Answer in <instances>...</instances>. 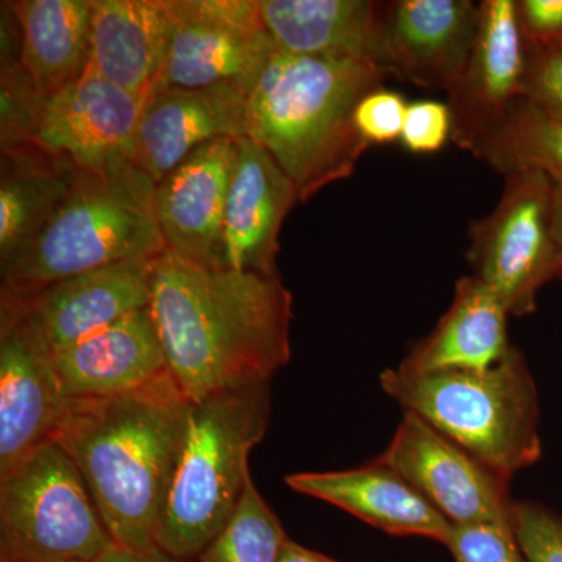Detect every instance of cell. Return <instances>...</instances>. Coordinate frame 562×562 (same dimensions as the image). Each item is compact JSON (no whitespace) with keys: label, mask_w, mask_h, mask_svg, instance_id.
I'll list each match as a JSON object with an SVG mask.
<instances>
[{"label":"cell","mask_w":562,"mask_h":562,"mask_svg":"<svg viewBox=\"0 0 562 562\" xmlns=\"http://www.w3.org/2000/svg\"><path fill=\"white\" fill-rule=\"evenodd\" d=\"M149 308L190 402L271 382L291 360L292 294L280 273L211 271L166 250L151 261Z\"/></svg>","instance_id":"6da1fadb"},{"label":"cell","mask_w":562,"mask_h":562,"mask_svg":"<svg viewBox=\"0 0 562 562\" xmlns=\"http://www.w3.org/2000/svg\"><path fill=\"white\" fill-rule=\"evenodd\" d=\"M190 405L172 373L128 394L66 401L52 441L79 469L116 546L157 547Z\"/></svg>","instance_id":"7a4b0ae2"},{"label":"cell","mask_w":562,"mask_h":562,"mask_svg":"<svg viewBox=\"0 0 562 562\" xmlns=\"http://www.w3.org/2000/svg\"><path fill=\"white\" fill-rule=\"evenodd\" d=\"M384 79L372 61L277 50L247 95L246 136L269 151L306 202L349 179L371 147L355 111Z\"/></svg>","instance_id":"3957f363"},{"label":"cell","mask_w":562,"mask_h":562,"mask_svg":"<svg viewBox=\"0 0 562 562\" xmlns=\"http://www.w3.org/2000/svg\"><path fill=\"white\" fill-rule=\"evenodd\" d=\"M157 184L131 158L77 168L47 224L7 265L2 292L27 295L47 284L168 250L155 209Z\"/></svg>","instance_id":"277c9868"},{"label":"cell","mask_w":562,"mask_h":562,"mask_svg":"<svg viewBox=\"0 0 562 562\" xmlns=\"http://www.w3.org/2000/svg\"><path fill=\"white\" fill-rule=\"evenodd\" d=\"M271 422V382L191 402L157 547L176 560L199 557L241 501L249 454Z\"/></svg>","instance_id":"5b68a950"},{"label":"cell","mask_w":562,"mask_h":562,"mask_svg":"<svg viewBox=\"0 0 562 562\" xmlns=\"http://www.w3.org/2000/svg\"><path fill=\"white\" fill-rule=\"evenodd\" d=\"M380 384L403 412L416 414L506 479L541 460L538 386L517 347L487 371L386 369Z\"/></svg>","instance_id":"8992f818"},{"label":"cell","mask_w":562,"mask_h":562,"mask_svg":"<svg viewBox=\"0 0 562 562\" xmlns=\"http://www.w3.org/2000/svg\"><path fill=\"white\" fill-rule=\"evenodd\" d=\"M113 546L83 476L57 442L0 475V562H95Z\"/></svg>","instance_id":"52a82bcc"},{"label":"cell","mask_w":562,"mask_h":562,"mask_svg":"<svg viewBox=\"0 0 562 562\" xmlns=\"http://www.w3.org/2000/svg\"><path fill=\"white\" fill-rule=\"evenodd\" d=\"M501 201L469 227L472 276L501 299L509 316L536 312L539 291L554 280L552 177L538 169L506 173Z\"/></svg>","instance_id":"ba28073f"},{"label":"cell","mask_w":562,"mask_h":562,"mask_svg":"<svg viewBox=\"0 0 562 562\" xmlns=\"http://www.w3.org/2000/svg\"><path fill=\"white\" fill-rule=\"evenodd\" d=\"M173 33L157 88L235 87L250 94L277 46L260 0H171Z\"/></svg>","instance_id":"9c48e42d"},{"label":"cell","mask_w":562,"mask_h":562,"mask_svg":"<svg viewBox=\"0 0 562 562\" xmlns=\"http://www.w3.org/2000/svg\"><path fill=\"white\" fill-rule=\"evenodd\" d=\"M376 458L408 480L452 525H512V480L416 414L403 412L391 442Z\"/></svg>","instance_id":"30bf717a"},{"label":"cell","mask_w":562,"mask_h":562,"mask_svg":"<svg viewBox=\"0 0 562 562\" xmlns=\"http://www.w3.org/2000/svg\"><path fill=\"white\" fill-rule=\"evenodd\" d=\"M0 475L50 441L65 409L54 353L29 313L0 297Z\"/></svg>","instance_id":"8fae6325"},{"label":"cell","mask_w":562,"mask_h":562,"mask_svg":"<svg viewBox=\"0 0 562 562\" xmlns=\"http://www.w3.org/2000/svg\"><path fill=\"white\" fill-rule=\"evenodd\" d=\"M528 54L516 0H483L471 54L460 79L447 92L452 140L472 151L525 99Z\"/></svg>","instance_id":"7c38bea8"},{"label":"cell","mask_w":562,"mask_h":562,"mask_svg":"<svg viewBox=\"0 0 562 562\" xmlns=\"http://www.w3.org/2000/svg\"><path fill=\"white\" fill-rule=\"evenodd\" d=\"M140 110L139 99L87 69L79 80L40 99L32 140L79 169L133 160Z\"/></svg>","instance_id":"4fadbf2b"},{"label":"cell","mask_w":562,"mask_h":562,"mask_svg":"<svg viewBox=\"0 0 562 562\" xmlns=\"http://www.w3.org/2000/svg\"><path fill=\"white\" fill-rule=\"evenodd\" d=\"M476 24L472 0L386 2L380 66L424 90L449 92L471 54Z\"/></svg>","instance_id":"5bb4252c"},{"label":"cell","mask_w":562,"mask_h":562,"mask_svg":"<svg viewBox=\"0 0 562 562\" xmlns=\"http://www.w3.org/2000/svg\"><path fill=\"white\" fill-rule=\"evenodd\" d=\"M236 139L220 138L198 147L157 183L155 192L158 224L168 250L211 271L222 269L225 203Z\"/></svg>","instance_id":"9a60e30c"},{"label":"cell","mask_w":562,"mask_h":562,"mask_svg":"<svg viewBox=\"0 0 562 562\" xmlns=\"http://www.w3.org/2000/svg\"><path fill=\"white\" fill-rule=\"evenodd\" d=\"M247 95L224 85L151 90L140 110L133 160L157 184L203 144L243 138Z\"/></svg>","instance_id":"2e32d148"},{"label":"cell","mask_w":562,"mask_h":562,"mask_svg":"<svg viewBox=\"0 0 562 562\" xmlns=\"http://www.w3.org/2000/svg\"><path fill=\"white\" fill-rule=\"evenodd\" d=\"M301 202L290 177L247 136L236 139L222 235V269L277 276L283 222Z\"/></svg>","instance_id":"e0dca14e"},{"label":"cell","mask_w":562,"mask_h":562,"mask_svg":"<svg viewBox=\"0 0 562 562\" xmlns=\"http://www.w3.org/2000/svg\"><path fill=\"white\" fill-rule=\"evenodd\" d=\"M2 295L20 303L49 344L63 349L147 308L151 261H124L55 281L27 295Z\"/></svg>","instance_id":"ac0fdd59"},{"label":"cell","mask_w":562,"mask_h":562,"mask_svg":"<svg viewBox=\"0 0 562 562\" xmlns=\"http://www.w3.org/2000/svg\"><path fill=\"white\" fill-rule=\"evenodd\" d=\"M52 353L66 401L128 394L171 375L149 306Z\"/></svg>","instance_id":"d6986e66"},{"label":"cell","mask_w":562,"mask_h":562,"mask_svg":"<svg viewBox=\"0 0 562 562\" xmlns=\"http://www.w3.org/2000/svg\"><path fill=\"white\" fill-rule=\"evenodd\" d=\"M284 483L391 536H416L446 546L452 532V524L376 457L347 471L292 473Z\"/></svg>","instance_id":"ffe728a7"},{"label":"cell","mask_w":562,"mask_h":562,"mask_svg":"<svg viewBox=\"0 0 562 562\" xmlns=\"http://www.w3.org/2000/svg\"><path fill=\"white\" fill-rule=\"evenodd\" d=\"M91 7L87 69L144 102L171 49V0H91Z\"/></svg>","instance_id":"44dd1931"},{"label":"cell","mask_w":562,"mask_h":562,"mask_svg":"<svg viewBox=\"0 0 562 562\" xmlns=\"http://www.w3.org/2000/svg\"><path fill=\"white\" fill-rule=\"evenodd\" d=\"M384 7L375 0H260L277 50L379 66Z\"/></svg>","instance_id":"7402d4cb"},{"label":"cell","mask_w":562,"mask_h":562,"mask_svg":"<svg viewBox=\"0 0 562 562\" xmlns=\"http://www.w3.org/2000/svg\"><path fill=\"white\" fill-rule=\"evenodd\" d=\"M508 310L482 280L465 276L430 335L409 347L398 364L406 373L487 371L512 349Z\"/></svg>","instance_id":"603a6c76"},{"label":"cell","mask_w":562,"mask_h":562,"mask_svg":"<svg viewBox=\"0 0 562 562\" xmlns=\"http://www.w3.org/2000/svg\"><path fill=\"white\" fill-rule=\"evenodd\" d=\"M18 29V63L41 95L83 76L90 61L91 0L9 2Z\"/></svg>","instance_id":"cb8c5ba5"},{"label":"cell","mask_w":562,"mask_h":562,"mask_svg":"<svg viewBox=\"0 0 562 562\" xmlns=\"http://www.w3.org/2000/svg\"><path fill=\"white\" fill-rule=\"evenodd\" d=\"M77 168L33 140L2 144L0 266L38 235L68 194Z\"/></svg>","instance_id":"d4e9b609"},{"label":"cell","mask_w":562,"mask_h":562,"mask_svg":"<svg viewBox=\"0 0 562 562\" xmlns=\"http://www.w3.org/2000/svg\"><path fill=\"white\" fill-rule=\"evenodd\" d=\"M472 155L503 176L520 169H538L561 177L562 122L547 116L524 99Z\"/></svg>","instance_id":"484cf974"},{"label":"cell","mask_w":562,"mask_h":562,"mask_svg":"<svg viewBox=\"0 0 562 562\" xmlns=\"http://www.w3.org/2000/svg\"><path fill=\"white\" fill-rule=\"evenodd\" d=\"M290 539L250 475L231 520L199 554V562H280Z\"/></svg>","instance_id":"4316f807"},{"label":"cell","mask_w":562,"mask_h":562,"mask_svg":"<svg viewBox=\"0 0 562 562\" xmlns=\"http://www.w3.org/2000/svg\"><path fill=\"white\" fill-rule=\"evenodd\" d=\"M446 547L454 562H528L512 525H452Z\"/></svg>","instance_id":"83f0119b"},{"label":"cell","mask_w":562,"mask_h":562,"mask_svg":"<svg viewBox=\"0 0 562 562\" xmlns=\"http://www.w3.org/2000/svg\"><path fill=\"white\" fill-rule=\"evenodd\" d=\"M512 525L528 562H562V516L539 502L514 501Z\"/></svg>","instance_id":"f1b7e54d"},{"label":"cell","mask_w":562,"mask_h":562,"mask_svg":"<svg viewBox=\"0 0 562 562\" xmlns=\"http://www.w3.org/2000/svg\"><path fill=\"white\" fill-rule=\"evenodd\" d=\"M409 103L401 92L380 88L358 103L355 125L369 146H386L401 140Z\"/></svg>","instance_id":"f546056e"},{"label":"cell","mask_w":562,"mask_h":562,"mask_svg":"<svg viewBox=\"0 0 562 562\" xmlns=\"http://www.w3.org/2000/svg\"><path fill=\"white\" fill-rule=\"evenodd\" d=\"M449 139H452V111L447 103H409L401 138L406 150L416 155L438 154Z\"/></svg>","instance_id":"4dcf8cb0"},{"label":"cell","mask_w":562,"mask_h":562,"mask_svg":"<svg viewBox=\"0 0 562 562\" xmlns=\"http://www.w3.org/2000/svg\"><path fill=\"white\" fill-rule=\"evenodd\" d=\"M527 54L525 99L547 116L562 122V43Z\"/></svg>","instance_id":"1f68e13d"},{"label":"cell","mask_w":562,"mask_h":562,"mask_svg":"<svg viewBox=\"0 0 562 562\" xmlns=\"http://www.w3.org/2000/svg\"><path fill=\"white\" fill-rule=\"evenodd\" d=\"M516 11L528 52L562 43V0H516Z\"/></svg>","instance_id":"d6a6232c"},{"label":"cell","mask_w":562,"mask_h":562,"mask_svg":"<svg viewBox=\"0 0 562 562\" xmlns=\"http://www.w3.org/2000/svg\"><path fill=\"white\" fill-rule=\"evenodd\" d=\"M95 562H180L176 558L169 557L158 547L147 550L125 549V547L113 546L103 554L101 560Z\"/></svg>","instance_id":"836d02e7"},{"label":"cell","mask_w":562,"mask_h":562,"mask_svg":"<svg viewBox=\"0 0 562 562\" xmlns=\"http://www.w3.org/2000/svg\"><path fill=\"white\" fill-rule=\"evenodd\" d=\"M552 179L554 183L552 227L554 251H557L554 280H562V176L552 177Z\"/></svg>","instance_id":"e575fe53"},{"label":"cell","mask_w":562,"mask_h":562,"mask_svg":"<svg viewBox=\"0 0 562 562\" xmlns=\"http://www.w3.org/2000/svg\"><path fill=\"white\" fill-rule=\"evenodd\" d=\"M280 562H339L333 558L325 557L319 552H314L312 549L301 546V543L292 541L286 542L283 554H281Z\"/></svg>","instance_id":"d590c367"}]
</instances>
